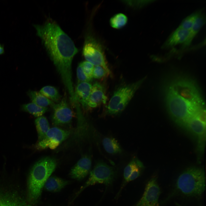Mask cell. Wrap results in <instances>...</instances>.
<instances>
[{"mask_svg": "<svg viewBox=\"0 0 206 206\" xmlns=\"http://www.w3.org/2000/svg\"><path fill=\"white\" fill-rule=\"evenodd\" d=\"M36 34L41 40L48 54L60 75L71 99L74 92L72 80V64L78 52L71 38L59 25L51 19L43 24L34 25Z\"/></svg>", "mask_w": 206, "mask_h": 206, "instance_id": "6da1fadb", "label": "cell"}, {"mask_svg": "<svg viewBox=\"0 0 206 206\" xmlns=\"http://www.w3.org/2000/svg\"><path fill=\"white\" fill-rule=\"evenodd\" d=\"M56 165V160L50 157L41 159L33 165L27 181V198L29 203L34 204L37 202L46 181Z\"/></svg>", "mask_w": 206, "mask_h": 206, "instance_id": "7a4b0ae2", "label": "cell"}, {"mask_svg": "<svg viewBox=\"0 0 206 206\" xmlns=\"http://www.w3.org/2000/svg\"><path fill=\"white\" fill-rule=\"evenodd\" d=\"M205 184L203 169L197 167L189 168L179 175L174 189L163 202L179 194L188 197H199L205 190Z\"/></svg>", "mask_w": 206, "mask_h": 206, "instance_id": "3957f363", "label": "cell"}, {"mask_svg": "<svg viewBox=\"0 0 206 206\" xmlns=\"http://www.w3.org/2000/svg\"><path fill=\"white\" fill-rule=\"evenodd\" d=\"M165 101L169 113L179 124L184 126L204 106H199L185 100L169 87L166 90Z\"/></svg>", "mask_w": 206, "mask_h": 206, "instance_id": "277c9868", "label": "cell"}, {"mask_svg": "<svg viewBox=\"0 0 206 206\" xmlns=\"http://www.w3.org/2000/svg\"><path fill=\"white\" fill-rule=\"evenodd\" d=\"M144 79L145 78L118 88L114 92L109 102L106 110L107 113L115 115L122 112Z\"/></svg>", "mask_w": 206, "mask_h": 206, "instance_id": "5b68a950", "label": "cell"}, {"mask_svg": "<svg viewBox=\"0 0 206 206\" xmlns=\"http://www.w3.org/2000/svg\"><path fill=\"white\" fill-rule=\"evenodd\" d=\"M117 175L114 167L111 166L102 161L98 162L90 172L89 177L79 192L88 186L97 184H102L107 189L111 186Z\"/></svg>", "mask_w": 206, "mask_h": 206, "instance_id": "8992f818", "label": "cell"}, {"mask_svg": "<svg viewBox=\"0 0 206 206\" xmlns=\"http://www.w3.org/2000/svg\"><path fill=\"white\" fill-rule=\"evenodd\" d=\"M82 53L87 61L94 65L102 67L109 74H110L102 46L91 34L85 37Z\"/></svg>", "mask_w": 206, "mask_h": 206, "instance_id": "52a82bcc", "label": "cell"}, {"mask_svg": "<svg viewBox=\"0 0 206 206\" xmlns=\"http://www.w3.org/2000/svg\"><path fill=\"white\" fill-rule=\"evenodd\" d=\"M177 95L193 104L203 106V102L199 91L191 80L184 78H178L169 86Z\"/></svg>", "mask_w": 206, "mask_h": 206, "instance_id": "ba28073f", "label": "cell"}, {"mask_svg": "<svg viewBox=\"0 0 206 206\" xmlns=\"http://www.w3.org/2000/svg\"><path fill=\"white\" fill-rule=\"evenodd\" d=\"M184 126L197 137L198 151L199 152L203 151L205 138V110H200Z\"/></svg>", "mask_w": 206, "mask_h": 206, "instance_id": "9c48e42d", "label": "cell"}, {"mask_svg": "<svg viewBox=\"0 0 206 206\" xmlns=\"http://www.w3.org/2000/svg\"><path fill=\"white\" fill-rule=\"evenodd\" d=\"M70 131L57 127L49 128L43 138L39 141L35 147L41 150L48 148L52 149L56 148L70 136Z\"/></svg>", "mask_w": 206, "mask_h": 206, "instance_id": "30bf717a", "label": "cell"}, {"mask_svg": "<svg viewBox=\"0 0 206 206\" xmlns=\"http://www.w3.org/2000/svg\"><path fill=\"white\" fill-rule=\"evenodd\" d=\"M161 193L157 177H153L147 183L142 197L133 206H160L159 200Z\"/></svg>", "mask_w": 206, "mask_h": 206, "instance_id": "8fae6325", "label": "cell"}, {"mask_svg": "<svg viewBox=\"0 0 206 206\" xmlns=\"http://www.w3.org/2000/svg\"><path fill=\"white\" fill-rule=\"evenodd\" d=\"M144 169L142 163L137 158L132 159L125 168L123 173V180L120 188L115 197H119L124 187L129 182L139 177Z\"/></svg>", "mask_w": 206, "mask_h": 206, "instance_id": "7c38bea8", "label": "cell"}, {"mask_svg": "<svg viewBox=\"0 0 206 206\" xmlns=\"http://www.w3.org/2000/svg\"><path fill=\"white\" fill-rule=\"evenodd\" d=\"M52 106L53 110L52 121L54 125L68 124L71 122L73 114L65 98Z\"/></svg>", "mask_w": 206, "mask_h": 206, "instance_id": "4fadbf2b", "label": "cell"}, {"mask_svg": "<svg viewBox=\"0 0 206 206\" xmlns=\"http://www.w3.org/2000/svg\"><path fill=\"white\" fill-rule=\"evenodd\" d=\"M0 206H31L17 191H0Z\"/></svg>", "mask_w": 206, "mask_h": 206, "instance_id": "5bb4252c", "label": "cell"}, {"mask_svg": "<svg viewBox=\"0 0 206 206\" xmlns=\"http://www.w3.org/2000/svg\"><path fill=\"white\" fill-rule=\"evenodd\" d=\"M90 157L86 155L80 159L72 169L71 177L77 180H81L88 174L91 166Z\"/></svg>", "mask_w": 206, "mask_h": 206, "instance_id": "9a60e30c", "label": "cell"}, {"mask_svg": "<svg viewBox=\"0 0 206 206\" xmlns=\"http://www.w3.org/2000/svg\"><path fill=\"white\" fill-rule=\"evenodd\" d=\"M107 99L104 86L100 83L96 82L92 85L88 102V106L94 108L102 104H105Z\"/></svg>", "mask_w": 206, "mask_h": 206, "instance_id": "2e32d148", "label": "cell"}, {"mask_svg": "<svg viewBox=\"0 0 206 206\" xmlns=\"http://www.w3.org/2000/svg\"><path fill=\"white\" fill-rule=\"evenodd\" d=\"M92 85L89 82H82L78 84L74 94V102L77 101L84 109L88 108V102Z\"/></svg>", "mask_w": 206, "mask_h": 206, "instance_id": "e0dca14e", "label": "cell"}, {"mask_svg": "<svg viewBox=\"0 0 206 206\" xmlns=\"http://www.w3.org/2000/svg\"><path fill=\"white\" fill-rule=\"evenodd\" d=\"M190 30L177 28L170 36L162 46L168 48L179 44H183L187 39Z\"/></svg>", "mask_w": 206, "mask_h": 206, "instance_id": "ac0fdd59", "label": "cell"}, {"mask_svg": "<svg viewBox=\"0 0 206 206\" xmlns=\"http://www.w3.org/2000/svg\"><path fill=\"white\" fill-rule=\"evenodd\" d=\"M206 22V17L204 14L201 13L196 20L193 27L190 30L188 36L183 44L182 48L184 49L189 47L195 35L205 24Z\"/></svg>", "mask_w": 206, "mask_h": 206, "instance_id": "d6986e66", "label": "cell"}, {"mask_svg": "<svg viewBox=\"0 0 206 206\" xmlns=\"http://www.w3.org/2000/svg\"><path fill=\"white\" fill-rule=\"evenodd\" d=\"M69 182L56 177H49L46 181L44 187L47 191L52 192L60 191L68 184Z\"/></svg>", "mask_w": 206, "mask_h": 206, "instance_id": "ffe728a7", "label": "cell"}, {"mask_svg": "<svg viewBox=\"0 0 206 206\" xmlns=\"http://www.w3.org/2000/svg\"><path fill=\"white\" fill-rule=\"evenodd\" d=\"M102 143L104 149L109 154H119L122 152L119 144L114 138L105 137L103 140Z\"/></svg>", "mask_w": 206, "mask_h": 206, "instance_id": "44dd1931", "label": "cell"}, {"mask_svg": "<svg viewBox=\"0 0 206 206\" xmlns=\"http://www.w3.org/2000/svg\"><path fill=\"white\" fill-rule=\"evenodd\" d=\"M27 94L33 103L40 106L47 107L49 106H52L55 104L54 102L37 91L29 90Z\"/></svg>", "mask_w": 206, "mask_h": 206, "instance_id": "7402d4cb", "label": "cell"}, {"mask_svg": "<svg viewBox=\"0 0 206 206\" xmlns=\"http://www.w3.org/2000/svg\"><path fill=\"white\" fill-rule=\"evenodd\" d=\"M35 124L39 142L43 138L49 129V124L46 118L42 116L37 117L35 120Z\"/></svg>", "mask_w": 206, "mask_h": 206, "instance_id": "603a6c76", "label": "cell"}, {"mask_svg": "<svg viewBox=\"0 0 206 206\" xmlns=\"http://www.w3.org/2000/svg\"><path fill=\"white\" fill-rule=\"evenodd\" d=\"M21 108L22 110L38 117L41 116L48 110L47 107H41L33 102L23 104Z\"/></svg>", "mask_w": 206, "mask_h": 206, "instance_id": "cb8c5ba5", "label": "cell"}, {"mask_svg": "<svg viewBox=\"0 0 206 206\" xmlns=\"http://www.w3.org/2000/svg\"><path fill=\"white\" fill-rule=\"evenodd\" d=\"M39 92L53 102H58L60 100L61 96L59 92L54 86H44L41 89Z\"/></svg>", "mask_w": 206, "mask_h": 206, "instance_id": "d4e9b609", "label": "cell"}, {"mask_svg": "<svg viewBox=\"0 0 206 206\" xmlns=\"http://www.w3.org/2000/svg\"><path fill=\"white\" fill-rule=\"evenodd\" d=\"M127 21V17L125 14L118 13L114 15L110 18V23L112 27L119 29L124 27Z\"/></svg>", "mask_w": 206, "mask_h": 206, "instance_id": "484cf974", "label": "cell"}, {"mask_svg": "<svg viewBox=\"0 0 206 206\" xmlns=\"http://www.w3.org/2000/svg\"><path fill=\"white\" fill-rule=\"evenodd\" d=\"M201 13V11H199L188 16L183 20L178 28L190 30Z\"/></svg>", "mask_w": 206, "mask_h": 206, "instance_id": "4316f807", "label": "cell"}, {"mask_svg": "<svg viewBox=\"0 0 206 206\" xmlns=\"http://www.w3.org/2000/svg\"><path fill=\"white\" fill-rule=\"evenodd\" d=\"M83 70L86 75L89 78L92 79L94 65L90 62L85 61L80 63Z\"/></svg>", "mask_w": 206, "mask_h": 206, "instance_id": "83f0119b", "label": "cell"}, {"mask_svg": "<svg viewBox=\"0 0 206 206\" xmlns=\"http://www.w3.org/2000/svg\"><path fill=\"white\" fill-rule=\"evenodd\" d=\"M77 76L78 84L82 82L90 83L92 79L89 78L84 72L80 64L77 69Z\"/></svg>", "mask_w": 206, "mask_h": 206, "instance_id": "f1b7e54d", "label": "cell"}, {"mask_svg": "<svg viewBox=\"0 0 206 206\" xmlns=\"http://www.w3.org/2000/svg\"><path fill=\"white\" fill-rule=\"evenodd\" d=\"M108 74L107 72L102 67L97 66L94 67L93 75L94 78L100 79Z\"/></svg>", "mask_w": 206, "mask_h": 206, "instance_id": "f546056e", "label": "cell"}, {"mask_svg": "<svg viewBox=\"0 0 206 206\" xmlns=\"http://www.w3.org/2000/svg\"><path fill=\"white\" fill-rule=\"evenodd\" d=\"M155 1V0H142L139 1V2H132L130 1L131 2H126V3H127V4H128L130 6L134 7L140 8L146 5H147Z\"/></svg>", "mask_w": 206, "mask_h": 206, "instance_id": "4dcf8cb0", "label": "cell"}, {"mask_svg": "<svg viewBox=\"0 0 206 206\" xmlns=\"http://www.w3.org/2000/svg\"><path fill=\"white\" fill-rule=\"evenodd\" d=\"M4 50L3 46L0 44V55L4 53Z\"/></svg>", "mask_w": 206, "mask_h": 206, "instance_id": "1f68e13d", "label": "cell"}, {"mask_svg": "<svg viewBox=\"0 0 206 206\" xmlns=\"http://www.w3.org/2000/svg\"><path fill=\"white\" fill-rule=\"evenodd\" d=\"M177 206H182L181 205L179 204L178 203H176Z\"/></svg>", "mask_w": 206, "mask_h": 206, "instance_id": "d6a6232c", "label": "cell"}]
</instances>
